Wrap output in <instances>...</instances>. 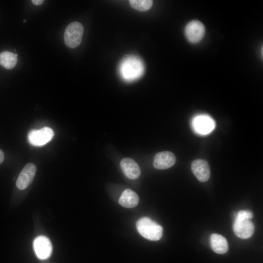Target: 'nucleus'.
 <instances>
[{
	"label": "nucleus",
	"mask_w": 263,
	"mask_h": 263,
	"mask_svg": "<svg viewBox=\"0 0 263 263\" xmlns=\"http://www.w3.org/2000/svg\"><path fill=\"white\" fill-rule=\"evenodd\" d=\"M253 216V213L249 210H240L236 214L233 229L237 237L245 239L252 236L254 225L250 219Z\"/></svg>",
	"instance_id": "1"
},
{
	"label": "nucleus",
	"mask_w": 263,
	"mask_h": 263,
	"mask_svg": "<svg viewBox=\"0 0 263 263\" xmlns=\"http://www.w3.org/2000/svg\"><path fill=\"white\" fill-rule=\"evenodd\" d=\"M136 227L142 237L150 241H158L162 236V227L149 217L139 219L136 222Z\"/></svg>",
	"instance_id": "2"
},
{
	"label": "nucleus",
	"mask_w": 263,
	"mask_h": 263,
	"mask_svg": "<svg viewBox=\"0 0 263 263\" xmlns=\"http://www.w3.org/2000/svg\"><path fill=\"white\" fill-rule=\"evenodd\" d=\"M144 66L137 57L130 56L126 58L120 65V73L124 78L132 80L138 78L143 74Z\"/></svg>",
	"instance_id": "3"
},
{
	"label": "nucleus",
	"mask_w": 263,
	"mask_h": 263,
	"mask_svg": "<svg viewBox=\"0 0 263 263\" xmlns=\"http://www.w3.org/2000/svg\"><path fill=\"white\" fill-rule=\"evenodd\" d=\"M84 32L83 26L77 21L72 22L66 28L64 39L66 45L70 48L78 46L81 42Z\"/></svg>",
	"instance_id": "4"
},
{
	"label": "nucleus",
	"mask_w": 263,
	"mask_h": 263,
	"mask_svg": "<svg viewBox=\"0 0 263 263\" xmlns=\"http://www.w3.org/2000/svg\"><path fill=\"white\" fill-rule=\"evenodd\" d=\"M205 34V27L200 21L193 20L189 22L185 28V35L188 40L197 43L202 40Z\"/></svg>",
	"instance_id": "5"
},
{
	"label": "nucleus",
	"mask_w": 263,
	"mask_h": 263,
	"mask_svg": "<svg viewBox=\"0 0 263 263\" xmlns=\"http://www.w3.org/2000/svg\"><path fill=\"white\" fill-rule=\"evenodd\" d=\"M54 132L49 127L33 130L28 134L29 143L35 146H42L48 143L54 136Z\"/></svg>",
	"instance_id": "6"
},
{
	"label": "nucleus",
	"mask_w": 263,
	"mask_h": 263,
	"mask_svg": "<svg viewBox=\"0 0 263 263\" xmlns=\"http://www.w3.org/2000/svg\"><path fill=\"white\" fill-rule=\"evenodd\" d=\"M33 247L37 256L41 260L48 258L52 252V244L49 239L44 236H39L34 240Z\"/></svg>",
	"instance_id": "7"
},
{
	"label": "nucleus",
	"mask_w": 263,
	"mask_h": 263,
	"mask_svg": "<svg viewBox=\"0 0 263 263\" xmlns=\"http://www.w3.org/2000/svg\"><path fill=\"white\" fill-rule=\"evenodd\" d=\"M191 170L200 182L207 181L210 175V170L207 162L203 159L194 160L191 165Z\"/></svg>",
	"instance_id": "8"
},
{
	"label": "nucleus",
	"mask_w": 263,
	"mask_h": 263,
	"mask_svg": "<svg viewBox=\"0 0 263 263\" xmlns=\"http://www.w3.org/2000/svg\"><path fill=\"white\" fill-rule=\"evenodd\" d=\"M36 167L32 163L27 164L20 172L16 182V186L19 189H25L32 182L34 177Z\"/></svg>",
	"instance_id": "9"
},
{
	"label": "nucleus",
	"mask_w": 263,
	"mask_h": 263,
	"mask_svg": "<svg viewBox=\"0 0 263 263\" xmlns=\"http://www.w3.org/2000/svg\"><path fill=\"white\" fill-rule=\"evenodd\" d=\"M176 161L175 155L169 151H163L156 153L153 159V165L155 168L165 169L173 166Z\"/></svg>",
	"instance_id": "10"
},
{
	"label": "nucleus",
	"mask_w": 263,
	"mask_h": 263,
	"mask_svg": "<svg viewBox=\"0 0 263 263\" xmlns=\"http://www.w3.org/2000/svg\"><path fill=\"white\" fill-rule=\"evenodd\" d=\"M120 167L125 175L129 179H135L140 175L139 166L132 158L126 157L122 159L120 162Z\"/></svg>",
	"instance_id": "11"
},
{
	"label": "nucleus",
	"mask_w": 263,
	"mask_h": 263,
	"mask_svg": "<svg viewBox=\"0 0 263 263\" xmlns=\"http://www.w3.org/2000/svg\"><path fill=\"white\" fill-rule=\"evenodd\" d=\"M193 126L196 132L202 134L210 132L214 128V122L208 116L199 115L193 121Z\"/></svg>",
	"instance_id": "12"
},
{
	"label": "nucleus",
	"mask_w": 263,
	"mask_h": 263,
	"mask_svg": "<svg viewBox=\"0 0 263 263\" xmlns=\"http://www.w3.org/2000/svg\"><path fill=\"white\" fill-rule=\"evenodd\" d=\"M139 201V197L134 191L130 189H126L122 193L118 202L123 207L132 208L137 205Z\"/></svg>",
	"instance_id": "13"
},
{
	"label": "nucleus",
	"mask_w": 263,
	"mask_h": 263,
	"mask_svg": "<svg viewBox=\"0 0 263 263\" xmlns=\"http://www.w3.org/2000/svg\"><path fill=\"white\" fill-rule=\"evenodd\" d=\"M210 245L213 250L218 254H225L228 249L226 239L221 235L213 233L210 236Z\"/></svg>",
	"instance_id": "14"
},
{
	"label": "nucleus",
	"mask_w": 263,
	"mask_h": 263,
	"mask_svg": "<svg viewBox=\"0 0 263 263\" xmlns=\"http://www.w3.org/2000/svg\"><path fill=\"white\" fill-rule=\"evenodd\" d=\"M18 54L9 51L0 53V65L6 69L13 68L18 62Z\"/></svg>",
	"instance_id": "15"
},
{
	"label": "nucleus",
	"mask_w": 263,
	"mask_h": 263,
	"mask_svg": "<svg viewBox=\"0 0 263 263\" xmlns=\"http://www.w3.org/2000/svg\"><path fill=\"white\" fill-rule=\"evenodd\" d=\"M131 6L139 11H146L149 10L152 5L153 1L150 0H131Z\"/></svg>",
	"instance_id": "16"
},
{
	"label": "nucleus",
	"mask_w": 263,
	"mask_h": 263,
	"mask_svg": "<svg viewBox=\"0 0 263 263\" xmlns=\"http://www.w3.org/2000/svg\"><path fill=\"white\" fill-rule=\"evenodd\" d=\"M32 2L34 4H35L36 5H41L44 2V0H32Z\"/></svg>",
	"instance_id": "17"
},
{
	"label": "nucleus",
	"mask_w": 263,
	"mask_h": 263,
	"mask_svg": "<svg viewBox=\"0 0 263 263\" xmlns=\"http://www.w3.org/2000/svg\"><path fill=\"white\" fill-rule=\"evenodd\" d=\"M4 155L3 151L0 149V164H1L4 160Z\"/></svg>",
	"instance_id": "18"
},
{
	"label": "nucleus",
	"mask_w": 263,
	"mask_h": 263,
	"mask_svg": "<svg viewBox=\"0 0 263 263\" xmlns=\"http://www.w3.org/2000/svg\"><path fill=\"white\" fill-rule=\"evenodd\" d=\"M26 21V19H24V20H23V22H24V23Z\"/></svg>",
	"instance_id": "19"
}]
</instances>
